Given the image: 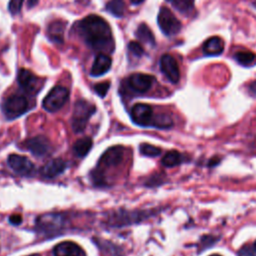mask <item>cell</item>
Here are the masks:
<instances>
[{
  "label": "cell",
  "instance_id": "obj_33",
  "mask_svg": "<svg viewBox=\"0 0 256 256\" xmlns=\"http://www.w3.org/2000/svg\"><path fill=\"white\" fill-rule=\"evenodd\" d=\"M37 2H38V0H28L27 5L29 8H32L33 6H35L37 4Z\"/></svg>",
  "mask_w": 256,
  "mask_h": 256
},
{
  "label": "cell",
  "instance_id": "obj_8",
  "mask_svg": "<svg viewBox=\"0 0 256 256\" xmlns=\"http://www.w3.org/2000/svg\"><path fill=\"white\" fill-rule=\"evenodd\" d=\"M124 149L122 146H113L107 149L98 161V168H109L118 165L123 159Z\"/></svg>",
  "mask_w": 256,
  "mask_h": 256
},
{
  "label": "cell",
  "instance_id": "obj_23",
  "mask_svg": "<svg viewBox=\"0 0 256 256\" xmlns=\"http://www.w3.org/2000/svg\"><path fill=\"white\" fill-rule=\"evenodd\" d=\"M106 9L112 15L121 17L125 12V3L123 0H110L106 4Z\"/></svg>",
  "mask_w": 256,
  "mask_h": 256
},
{
  "label": "cell",
  "instance_id": "obj_29",
  "mask_svg": "<svg viewBox=\"0 0 256 256\" xmlns=\"http://www.w3.org/2000/svg\"><path fill=\"white\" fill-rule=\"evenodd\" d=\"M239 256H256V249L249 245L243 246L239 250Z\"/></svg>",
  "mask_w": 256,
  "mask_h": 256
},
{
  "label": "cell",
  "instance_id": "obj_1",
  "mask_svg": "<svg viewBox=\"0 0 256 256\" xmlns=\"http://www.w3.org/2000/svg\"><path fill=\"white\" fill-rule=\"evenodd\" d=\"M80 35L95 50L112 51L113 37L109 24L100 16L89 15L78 23Z\"/></svg>",
  "mask_w": 256,
  "mask_h": 256
},
{
  "label": "cell",
  "instance_id": "obj_15",
  "mask_svg": "<svg viewBox=\"0 0 256 256\" xmlns=\"http://www.w3.org/2000/svg\"><path fill=\"white\" fill-rule=\"evenodd\" d=\"M66 169V162L62 159H52L48 161L42 168L41 174L47 178H53L61 174Z\"/></svg>",
  "mask_w": 256,
  "mask_h": 256
},
{
  "label": "cell",
  "instance_id": "obj_30",
  "mask_svg": "<svg viewBox=\"0 0 256 256\" xmlns=\"http://www.w3.org/2000/svg\"><path fill=\"white\" fill-rule=\"evenodd\" d=\"M9 221L14 225H18L22 222V217L19 214H13L9 217Z\"/></svg>",
  "mask_w": 256,
  "mask_h": 256
},
{
  "label": "cell",
  "instance_id": "obj_14",
  "mask_svg": "<svg viewBox=\"0 0 256 256\" xmlns=\"http://www.w3.org/2000/svg\"><path fill=\"white\" fill-rule=\"evenodd\" d=\"M53 252L55 256H85L82 248L71 241H64L57 244Z\"/></svg>",
  "mask_w": 256,
  "mask_h": 256
},
{
  "label": "cell",
  "instance_id": "obj_26",
  "mask_svg": "<svg viewBox=\"0 0 256 256\" xmlns=\"http://www.w3.org/2000/svg\"><path fill=\"white\" fill-rule=\"evenodd\" d=\"M128 49H129V51H130L133 55H135V56H137V57L142 56L143 53H144V50H143L142 46H141L138 42H136V41H131V42L128 44Z\"/></svg>",
  "mask_w": 256,
  "mask_h": 256
},
{
  "label": "cell",
  "instance_id": "obj_7",
  "mask_svg": "<svg viewBox=\"0 0 256 256\" xmlns=\"http://www.w3.org/2000/svg\"><path fill=\"white\" fill-rule=\"evenodd\" d=\"M131 118L139 126H150L153 123V110L150 105L137 103L132 107Z\"/></svg>",
  "mask_w": 256,
  "mask_h": 256
},
{
  "label": "cell",
  "instance_id": "obj_21",
  "mask_svg": "<svg viewBox=\"0 0 256 256\" xmlns=\"http://www.w3.org/2000/svg\"><path fill=\"white\" fill-rule=\"evenodd\" d=\"M136 37L140 41H142L146 44H151V45L155 44V38H154L153 33L151 32L149 27L144 23H142L138 26V28L136 30Z\"/></svg>",
  "mask_w": 256,
  "mask_h": 256
},
{
  "label": "cell",
  "instance_id": "obj_31",
  "mask_svg": "<svg viewBox=\"0 0 256 256\" xmlns=\"http://www.w3.org/2000/svg\"><path fill=\"white\" fill-rule=\"evenodd\" d=\"M173 1V0H171ZM193 3V0H177V5H181V6H185V7H189L191 6Z\"/></svg>",
  "mask_w": 256,
  "mask_h": 256
},
{
  "label": "cell",
  "instance_id": "obj_25",
  "mask_svg": "<svg viewBox=\"0 0 256 256\" xmlns=\"http://www.w3.org/2000/svg\"><path fill=\"white\" fill-rule=\"evenodd\" d=\"M140 152H141V154H143L145 156L156 157L161 154V149L156 146H153L151 144L143 143L140 145Z\"/></svg>",
  "mask_w": 256,
  "mask_h": 256
},
{
  "label": "cell",
  "instance_id": "obj_27",
  "mask_svg": "<svg viewBox=\"0 0 256 256\" xmlns=\"http://www.w3.org/2000/svg\"><path fill=\"white\" fill-rule=\"evenodd\" d=\"M24 0H10L9 4H8V9L9 12L13 15L18 14L21 11V7L23 4Z\"/></svg>",
  "mask_w": 256,
  "mask_h": 256
},
{
  "label": "cell",
  "instance_id": "obj_19",
  "mask_svg": "<svg viewBox=\"0 0 256 256\" xmlns=\"http://www.w3.org/2000/svg\"><path fill=\"white\" fill-rule=\"evenodd\" d=\"M92 147V140L90 137H83L78 139L73 144V152L78 157H84Z\"/></svg>",
  "mask_w": 256,
  "mask_h": 256
},
{
  "label": "cell",
  "instance_id": "obj_32",
  "mask_svg": "<svg viewBox=\"0 0 256 256\" xmlns=\"http://www.w3.org/2000/svg\"><path fill=\"white\" fill-rule=\"evenodd\" d=\"M249 90H250V92H251L252 94L256 95V81L252 82V83L249 85Z\"/></svg>",
  "mask_w": 256,
  "mask_h": 256
},
{
  "label": "cell",
  "instance_id": "obj_9",
  "mask_svg": "<svg viewBox=\"0 0 256 256\" xmlns=\"http://www.w3.org/2000/svg\"><path fill=\"white\" fill-rule=\"evenodd\" d=\"M8 165L10 168L17 174L28 176L30 175L34 170L33 163L25 156L17 155V154H11L8 157Z\"/></svg>",
  "mask_w": 256,
  "mask_h": 256
},
{
  "label": "cell",
  "instance_id": "obj_28",
  "mask_svg": "<svg viewBox=\"0 0 256 256\" xmlns=\"http://www.w3.org/2000/svg\"><path fill=\"white\" fill-rule=\"evenodd\" d=\"M110 87V83L109 82H102V83H98L94 86V90L95 92L100 96V97H104L108 91Z\"/></svg>",
  "mask_w": 256,
  "mask_h": 256
},
{
  "label": "cell",
  "instance_id": "obj_22",
  "mask_svg": "<svg viewBox=\"0 0 256 256\" xmlns=\"http://www.w3.org/2000/svg\"><path fill=\"white\" fill-rule=\"evenodd\" d=\"M161 162L166 167H174L176 165H179L182 162V156L178 151L172 150L167 152L163 156Z\"/></svg>",
  "mask_w": 256,
  "mask_h": 256
},
{
  "label": "cell",
  "instance_id": "obj_11",
  "mask_svg": "<svg viewBox=\"0 0 256 256\" xmlns=\"http://www.w3.org/2000/svg\"><path fill=\"white\" fill-rule=\"evenodd\" d=\"M17 80L19 85L27 92L36 93L42 86V81L38 79L31 71L27 69H20Z\"/></svg>",
  "mask_w": 256,
  "mask_h": 256
},
{
  "label": "cell",
  "instance_id": "obj_10",
  "mask_svg": "<svg viewBox=\"0 0 256 256\" xmlns=\"http://www.w3.org/2000/svg\"><path fill=\"white\" fill-rule=\"evenodd\" d=\"M160 69L166 78L172 82L177 83L180 79V71L176 60L169 54H164L160 59Z\"/></svg>",
  "mask_w": 256,
  "mask_h": 256
},
{
  "label": "cell",
  "instance_id": "obj_4",
  "mask_svg": "<svg viewBox=\"0 0 256 256\" xmlns=\"http://www.w3.org/2000/svg\"><path fill=\"white\" fill-rule=\"evenodd\" d=\"M2 109L8 119H14L28 110V101L24 96L11 95L4 100Z\"/></svg>",
  "mask_w": 256,
  "mask_h": 256
},
{
  "label": "cell",
  "instance_id": "obj_6",
  "mask_svg": "<svg viewBox=\"0 0 256 256\" xmlns=\"http://www.w3.org/2000/svg\"><path fill=\"white\" fill-rule=\"evenodd\" d=\"M63 223V217L57 213L43 214L36 220V226L38 230L44 233H54L59 231L62 228Z\"/></svg>",
  "mask_w": 256,
  "mask_h": 256
},
{
  "label": "cell",
  "instance_id": "obj_24",
  "mask_svg": "<svg viewBox=\"0 0 256 256\" xmlns=\"http://www.w3.org/2000/svg\"><path fill=\"white\" fill-rule=\"evenodd\" d=\"M172 125H173V121L170 116L166 114H159L157 116H154L152 126L164 129V128H169Z\"/></svg>",
  "mask_w": 256,
  "mask_h": 256
},
{
  "label": "cell",
  "instance_id": "obj_20",
  "mask_svg": "<svg viewBox=\"0 0 256 256\" xmlns=\"http://www.w3.org/2000/svg\"><path fill=\"white\" fill-rule=\"evenodd\" d=\"M234 59L242 66H254L256 64V54L251 51H239L234 54Z\"/></svg>",
  "mask_w": 256,
  "mask_h": 256
},
{
  "label": "cell",
  "instance_id": "obj_34",
  "mask_svg": "<svg viewBox=\"0 0 256 256\" xmlns=\"http://www.w3.org/2000/svg\"><path fill=\"white\" fill-rule=\"evenodd\" d=\"M143 1H144V0H130L131 4H133V5H138V4L142 3Z\"/></svg>",
  "mask_w": 256,
  "mask_h": 256
},
{
  "label": "cell",
  "instance_id": "obj_13",
  "mask_svg": "<svg viewBox=\"0 0 256 256\" xmlns=\"http://www.w3.org/2000/svg\"><path fill=\"white\" fill-rule=\"evenodd\" d=\"M154 82V77L148 74L135 73L128 78V85L132 90L138 93L148 91Z\"/></svg>",
  "mask_w": 256,
  "mask_h": 256
},
{
  "label": "cell",
  "instance_id": "obj_3",
  "mask_svg": "<svg viewBox=\"0 0 256 256\" xmlns=\"http://www.w3.org/2000/svg\"><path fill=\"white\" fill-rule=\"evenodd\" d=\"M69 98V91L63 86H55L43 100V108L49 112H55L63 107Z\"/></svg>",
  "mask_w": 256,
  "mask_h": 256
},
{
  "label": "cell",
  "instance_id": "obj_2",
  "mask_svg": "<svg viewBox=\"0 0 256 256\" xmlns=\"http://www.w3.org/2000/svg\"><path fill=\"white\" fill-rule=\"evenodd\" d=\"M95 110V106L86 100H79L75 103L72 115V128L74 132L80 133L86 128V125Z\"/></svg>",
  "mask_w": 256,
  "mask_h": 256
},
{
  "label": "cell",
  "instance_id": "obj_35",
  "mask_svg": "<svg viewBox=\"0 0 256 256\" xmlns=\"http://www.w3.org/2000/svg\"><path fill=\"white\" fill-rule=\"evenodd\" d=\"M29 256H40V255H38V254H32V255H29Z\"/></svg>",
  "mask_w": 256,
  "mask_h": 256
},
{
  "label": "cell",
  "instance_id": "obj_18",
  "mask_svg": "<svg viewBox=\"0 0 256 256\" xmlns=\"http://www.w3.org/2000/svg\"><path fill=\"white\" fill-rule=\"evenodd\" d=\"M64 29H65V24L60 21L56 20L48 26L47 29V34L51 41L57 42V43H62L63 42V35H64Z\"/></svg>",
  "mask_w": 256,
  "mask_h": 256
},
{
  "label": "cell",
  "instance_id": "obj_12",
  "mask_svg": "<svg viewBox=\"0 0 256 256\" xmlns=\"http://www.w3.org/2000/svg\"><path fill=\"white\" fill-rule=\"evenodd\" d=\"M24 145L27 150H29L32 154L38 157L46 155L51 149L50 142L44 136H36L29 138L25 141Z\"/></svg>",
  "mask_w": 256,
  "mask_h": 256
},
{
  "label": "cell",
  "instance_id": "obj_17",
  "mask_svg": "<svg viewBox=\"0 0 256 256\" xmlns=\"http://www.w3.org/2000/svg\"><path fill=\"white\" fill-rule=\"evenodd\" d=\"M224 50V41L218 36L208 38L203 44V52L208 56L219 55Z\"/></svg>",
  "mask_w": 256,
  "mask_h": 256
},
{
  "label": "cell",
  "instance_id": "obj_36",
  "mask_svg": "<svg viewBox=\"0 0 256 256\" xmlns=\"http://www.w3.org/2000/svg\"><path fill=\"white\" fill-rule=\"evenodd\" d=\"M254 247H255V249H256V242H255V244H254Z\"/></svg>",
  "mask_w": 256,
  "mask_h": 256
},
{
  "label": "cell",
  "instance_id": "obj_5",
  "mask_svg": "<svg viewBox=\"0 0 256 256\" xmlns=\"http://www.w3.org/2000/svg\"><path fill=\"white\" fill-rule=\"evenodd\" d=\"M157 22L161 31L167 35L172 36L177 34L181 29V22L171 12L170 9L162 7L158 13Z\"/></svg>",
  "mask_w": 256,
  "mask_h": 256
},
{
  "label": "cell",
  "instance_id": "obj_16",
  "mask_svg": "<svg viewBox=\"0 0 256 256\" xmlns=\"http://www.w3.org/2000/svg\"><path fill=\"white\" fill-rule=\"evenodd\" d=\"M112 60L111 58L106 54H99L92 65L91 68V75L94 77H98L101 75H104L106 72H108L111 68Z\"/></svg>",
  "mask_w": 256,
  "mask_h": 256
}]
</instances>
